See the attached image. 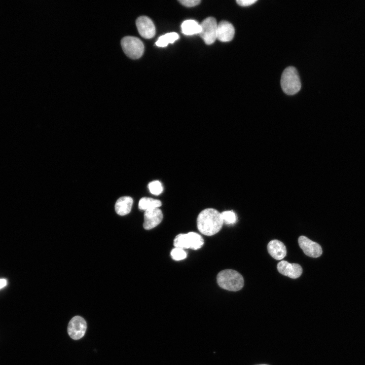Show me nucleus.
<instances>
[{"label": "nucleus", "mask_w": 365, "mask_h": 365, "mask_svg": "<svg viewBox=\"0 0 365 365\" xmlns=\"http://www.w3.org/2000/svg\"><path fill=\"white\" fill-rule=\"evenodd\" d=\"M224 222L221 213L213 208H206L200 212L197 219L199 231L203 234L211 236L218 232Z\"/></svg>", "instance_id": "nucleus-1"}, {"label": "nucleus", "mask_w": 365, "mask_h": 365, "mask_svg": "<svg viewBox=\"0 0 365 365\" xmlns=\"http://www.w3.org/2000/svg\"><path fill=\"white\" fill-rule=\"evenodd\" d=\"M216 280L221 287L230 291L239 290L244 285L242 276L237 271L232 269H226L220 272Z\"/></svg>", "instance_id": "nucleus-2"}, {"label": "nucleus", "mask_w": 365, "mask_h": 365, "mask_svg": "<svg viewBox=\"0 0 365 365\" xmlns=\"http://www.w3.org/2000/svg\"><path fill=\"white\" fill-rule=\"evenodd\" d=\"M280 83L285 94L292 95L298 93L301 88V83L296 68L293 66L286 67L281 75Z\"/></svg>", "instance_id": "nucleus-3"}, {"label": "nucleus", "mask_w": 365, "mask_h": 365, "mask_svg": "<svg viewBox=\"0 0 365 365\" xmlns=\"http://www.w3.org/2000/svg\"><path fill=\"white\" fill-rule=\"evenodd\" d=\"M203 244V238L198 233L193 232L177 235L173 242L175 247L183 249L191 248L197 250L200 248Z\"/></svg>", "instance_id": "nucleus-4"}, {"label": "nucleus", "mask_w": 365, "mask_h": 365, "mask_svg": "<svg viewBox=\"0 0 365 365\" xmlns=\"http://www.w3.org/2000/svg\"><path fill=\"white\" fill-rule=\"evenodd\" d=\"M121 44L125 54L131 59L139 58L144 52L143 44L136 37L125 36L122 39Z\"/></svg>", "instance_id": "nucleus-5"}, {"label": "nucleus", "mask_w": 365, "mask_h": 365, "mask_svg": "<svg viewBox=\"0 0 365 365\" xmlns=\"http://www.w3.org/2000/svg\"><path fill=\"white\" fill-rule=\"evenodd\" d=\"M201 38L207 45L213 44L217 39V24L216 19L212 17L205 19L200 24Z\"/></svg>", "instance_id": "nucleus-6"}, {"label": "nucleus", "mask_w": 365, "mask_h": 365, "mask_svg": "<svg viewBox=\"0 0 365 365\" xmlns=\"http://www.w3.org/2000/svg\"><path fill=\"white\" fill-rule=\"evenodd\" d=\"M87 324L85 319L81 316H76L70 320L67 332L71 338L77 340L84 336Z\"/></svg>", "instance_id": "nucleus-7"}, {"label": "nucleus", "mask_w": 365, "mask_h": 365, "mask_svg": "<svg viewBox=\"0 0 365 365\" xmlns=\"http://www.w3.org/2000/svg\"><path fill=\"white\" fill-rule=\"evenodd\" d=\"M298 243L304 253L312 258H318L322 253L320 245L304 236H301L298 239Z\"/></svg>", "instance_id": "nucleus-8"}, {"label": "nucleus", "mask_w": 365, "mask_h": 365, "mask_svg": "<svg viewBox=\"0 0 365 365\" xmlns=\"http://www.w3.org/2000/svg\"><path fill=\"white\" fill-rule=\"evenodd\" d=\"M136 25L140 35L143 38L150 39L156 33V28L152 20L147 16H140L136 20Z\"/></svg>", "instance_id": "nucleus-9"}, {"label": "nucleus", "mask_w": 365, "mask_h": 365, "mask_svg": "<svg viewBox=\"0 0 365 365\" xmlns=\"http://www.w3.org/2000/svg\"><path fill=\"white\" fill-rule=\"evenodd\" d=\"M277 269L280 274L293 279L299 278L303 271L302 268L299 264L289 263L286 261L279 262Z\"/></svg>", "instance_id": "nucleus-10"}, {"label": "nucleus", "mask_w": 365, "mask_h": 365, "mask_svg": "<svg viewBox=\"0 0 365 365\" xmlns=\"http://www.w3.org/2000/svg\"><path fill=\"white\" fill-rule=\"evenodd\" d=\"M163 213L158 208L145 210L143 226L145 230H151L158 226L162 221Z\"/></svg>", "instance_id": "nucleus-11"}, {"label": "nucleus", "mask_w": 365, "mask_h": 365, "mask_svg": "<svg viewBox=\"0 0 365 365\" xmlns=\"http://www.w3.org/2000/svg\"><path fill=\"white\" fill-rule=\"evenodd\" d=\"M235 34L233 25L226 21H222L217 24V39L223 42L231 41Z\"/></svg>", "instance_id": "nucleus-12"}, {"label": "nucleus", "mask_w": 365, "mask_h": 365, "mask_svg": "<svg viewBox=\"0 0 365 365\" xmlns=\"http://www.w3.org/2000/svg\"><path fill=\"white\" fill-rule=\"evenodd\" d=\"M269 253L274 259L280 260L283 259L286 254V248L283 242L274 239L270 241L267 245Z\"/></svg>", "instance_id": "nucleus-13"}, {"label": "nucleus", "mask_w": 365, "mask_h": 365, "mask_svg": "<svg viewBox=\"0 0 365 365\" xmlns=\"http://www.w3.org/2000/svg\"><path fill=\"white\" fill-rule=\"evenodd\" d=\"M133 199L129 196H123L119 198L116 202L115 209L116 213L120 215L128 214L131 209Z\"/></svg>", "instance_id": "nucleus-14"}, {"label": "nucleus", "mask_w": 365, "mask_h": 365, "mask_svg": "<svg viewBox=\"0 0 365 365\" xmlns=\"http://www.w3.org/2000/svg\"><path fill=\"white\" fill-rule=\"evenodd\" d=\"M182 32L185 35H193L200 33V24L194 20L189 19L184 21L181 25Z\"/></svg>", "instance_id": "nucleus-15"}, {"label": "nucleus", "mask_w": 365, "mask_h": 365, "mask_svg": "<svg viewBox=\"0 0 365 365\" xmlns=\"http://www.w3.org/2000/svg\"><path fill=\"white\" fill-rule=\"evenodd\" d=\"M162 205L161 202L151 198L143 197L138 203V207L141 210H147L159 208Z\"/></svg>", "instance_id": "nucleus-16"}, {"label": "nucleus", "mask_w": 365, "mask_h": 365, "mask_svg": "<svg viewBox=\"0 0 365 365\" xmlns=\"http://www.w3.org/2000/svg\"><path fill=\"white\" fill-rule=\"evenodd\" d=\"M179 38V35L176 32L167 33L160 36L156 42V45L158 47H164L167 46L169 43H173Z\"/></svg>", "instance_id": "nucleus-17"}, {"label": "nucleus", "mask_w": 365, "mask_h": 365, "mask_svg": "<svg viewBox=\"0 0 365 365\" xmlns=\"http://www.w3.org/2000/svg\"><path fill=\"white\" fill-rule=\"evenodd\" d=\"M221 215L224 223L227 225H233L237 222V215L233 211H225L221 213Z\"/></svg>", "instance_id": "nucleus-18"}, {"label": "nucleus", "mask_w": 365, "mask_h": 365, "mask_svg": "<svg viewBox=\"0 0 365 365\" xmlns=\"http://www.w3.org/2000/svg\"><path fill=\"white\" fill-rule=\"evenodd\" d=\"M148 188L151 193L156 195L160 194L163 190L161 183L158 180H154L150 182Z\"/></svg>", "instance_id": "nucleus-19"}, {"label": "nucleus", "mask_w": 365, "mask_h": 365, "mask_svg": "<svg viewBox=\"0 0 365 365\" xmlns=\"http://www.w3.org/2000/svg\"><path fill=\"white\" fill-rule=\"evenodd\" d=\"M172 258L175 261H180L185 259L187 257V253L184 249L175 247L171 252Z\"/></svg>", "instance_id": "nucleus-20"}, {"label": "nucleus", "mask_w": 365, "mask_h": 365, "mask_svg": "<svg viewBox=\"0 0 365 365\" xmlns=\"http://www.w3.org/2000/svg\"><path fill=\"white\" fill-rule=\"evenodd\" d=\"M181 5L187 7H193L199 4L200 0H179L178 1Z\"/></svg>", "instance_id": "nucleus-21"}, {"label": "nucleus", "mask_w": 365, "mask_h": 365, "mask_svg": "<svg viewBox=\"0 0 365 365\" xmlns=\"http://www.w3.org/2000/svg\"><path fill=\"white\" fill-rule=\"evenodd\" d=\"M257 2V0H237L236 3L241 6H249Z\"/></svg>", "instance_id": "nucleus-22"}, {"label": "nucleus", "mask_w": 365, "mask_h": 365, "mask_svg": "<svg viewBox=\"0 0 365 365\" xmlns=\"http://www.w3.org/2000/svg\"><path fill=\"white\" fill-rule=\"evenodd\" d=\"M7 284V280L6 279H0V289L4 287Z\"/></svg>", "instance_id": "nucleus-23"}, {"label": "nucleus", "mask_w": 365, "mask_h": 365, "mask_svg": "<svg viewBox=\"0 0 365 365\" xmlns=\"http://www.w3.org/2000/svg\"><path fill=\"white\" fill-rule=\"evenodd\" d=\"M261 365H267V364H261Z\"/></svg>", "instance_id": "nucleus-24"}]
</instances>
